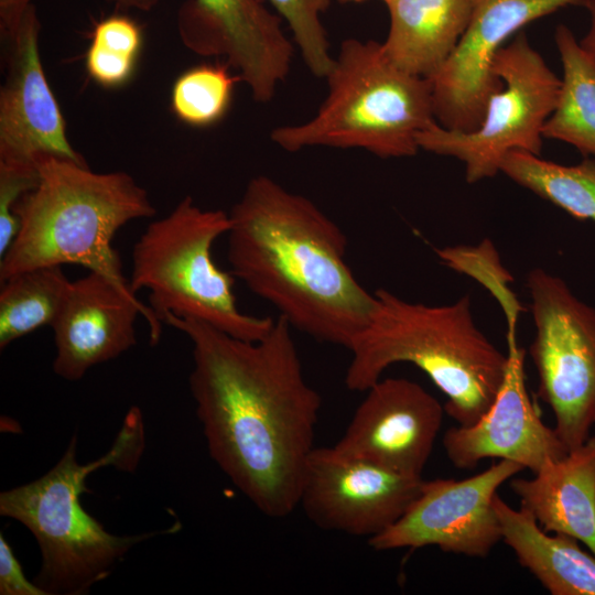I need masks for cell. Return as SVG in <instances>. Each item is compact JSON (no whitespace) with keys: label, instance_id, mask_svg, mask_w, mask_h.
<instances>
[{"label":"cell","instance_id":"obj_1","mask_svg":"<svg viewBox=\"0 0 595 595\" xmlns=\"http://www.w3.org/2000/svg\"><path fill=\"white\" fill-rule=\"evenodd\" d=\"M162 323L193 344L190 390L212 459L261 513H292L322 400L305 380L291 326L278 316L249 342L195 318Z\"/></svg>","mask_w":595,"mask_h":595},{"label":"cell","instance_id":"obj_2","mask_svg":"<svg viewBox=\"0 0 595 595\" xmlns=\"http://www.w3.org/2000/svg\"><path fill=\"white\" fill-rule=\"evenodd\" d=\"M232 275L292 329L349 348L376 306L346 261L347 238L307 197L252 177L230 213Z\"/></svg>","mask_w":595,"mask_h":595},{"label":"cell","instance_id":"obj_3","mask_svg":"<svg viewBox=\"0 0 595 595\" xmlns=\"http://www.w3.org/2000/svg\"><path fill=\"white\" fill-rule=\"evenodd\" d=\"M348 350L345 385L366 391L391 365L421 369L446 397L445 412L458 425L475 423L493 403L507 355L476 325L469 295L445 305L407 301L386 289Z\"/></svg>","mask_w":595,"mask_h":595},{"label":"cell","instance_id":"obj_4","mask_svg":"<svg viewBox=\"0 0 595 595\" xmlns=\"http://www.w3.org/2000/svg\"><path fill=\"white\" fill-rule=\"evenodd\" d=\"M37 171L36 186L13 206L19 229L0 257V281L32 268L78 264L133 293L112 239L126 224L156 214L147 190L126 172H93L57 156H42Z\"/></svg>","mask_w":595,"mask_h":595},{"label":"cell","instance_id":"obj_5","mask_svg":"<svg viewBox=\"0 0 595 595\" xmlns=\"http://www.w3.org/2000/svg\"><path fill=\"white\" fill-rule=\"evenodd\" d=\"M143 444L141 413L131 408L111 448L99 459L80 464L74 435L46 474L0 494V515L22 523L39 544L41 567L34 582L47 595L87 594L134 545L178 530L176 524L161 531L117 536L80 502V496L90 493L86 480L91 473L106 466L133 469Z\"/></svg>","mask_w":595,"mask_h":595},{"label":"cell","instance_id":"obj_6","mask_svg":"<svg viewBox=\"0 0 595 595\" xmlns=\"http://www.w3.org/2000/svg\"><path fill=\"white\" fill-rule=\"evenodd\" d=\"M325 78L327 96L310 120L271 131L281 149L355 148L409 158L420 150L418 134L437 123L431 82L396 66L381 43L346 39Z\"/></svg>","mask_w":595,"mask_h":595},{"label":"cell","instance_id":"obj_7","mask_svg":"<svg viewBox=\"0 0 595 595\" xmlns=\"http://www.w3.org/2000/svg\"><path fill=\"white\" fill-rule=\"evenodd\" d=\"M229 229V214L203 209L191 196L148 225L133 246L129 284L133 293L148 290L149 307L161 323L167 315L195 318L249 342L271 331L275 320L239 310L236 278L213 260L214 242Z\"/></svg>","mask_w":595,"mask_h":595},{"label":"cell","instance_id":"obj_8","mask_svg":"<svg viewBox=\"0 0 595 595\" xmlns=\"http://www.w3.org/2000/svg\"><path fill=\"white\" fill-rule=\"evenodd\" d=\"M493 72L502 86L488 99L478 128L465 132L435 123L416 137L420 149L461 161L470 184L500 173L501 162L510 151L540 155L543 128L561 87V78L524 32L498 51Z\"/></svg>","mask_w":595,"mask_h":595},{"label":"cell","instance_id":"obj_9","mask_svg":"<svg viewBox=\"0 0 595 595\" xmlns=\"http://www.w3.org/2000/svg\"><path fill=\"white\" fill-rule=\"evenodd\" d=\"M526 286L534 326L529 355L539 397L550 407L554 430L571 451L586 442L595 425V307L542 268L528 272Z\"/></svg>","mask_w":595,"mask_h":595},{"label":"cell","instance_id":"obj_10","mask_svg":"<svg viewBox=\"0 0 595 595\" xmlns=\"http://www.w3.org/2000/svg\"><path fill=\"white\" fill-rule=\"evenodd\" d=\"M523 469L516 462L500 459L466 479L423 480L405 512L368 539V544L377 551L434 545L448 553L486 558L501 540L494 497Z\"/></svg>","mask_w":595,"mask_h":595},{"label":"cell","instance_id":"obj_11","mask_svg":"<svg viewBox=\"0 0 595 595\" xmlns=\"http://www.w3.org/2000/svg\"><path fill=\"white\" fill-rule=\"evenodd\" d=\"M423 480L353 457L335 446H315L303 472L299 507L322 530L370 539L405 512Z\"/></svg>","mask_w":595,"mask_h":595},{"label":"cell","instance_id":"obj_12","mask_svg":"<svg viewBox=\"0 0 595 595\" xmlns=\"http://www.w3.org/2000/svg\"><path fill=\"white\" fill-rule=\"evenodd\" d=\"M584 0H476L457 46L429 79L434 115L448 130L473 131L480 125L491 95L502 82L493 64L504 42L524 25Z\"/></svg>","mask_w":595,"mask_h":595},{"label":"cell","instance_id":"obj_13","mask_svg":"<svg viewBox=\"0 0 595 595\" xmlns=\"http://www.w3.org/2000/svg\"><path fill=\"white\" fill-rule=\"evenodd\" d=\"M177 30L192 52L225 57L257 102H269L290 72L292 42L262 0H186Z\"/></svg>","mask_w":595,"mask_h":595},{"label":"cell","instance_id":"obj_14","mask_svg":"<svg viewBox=\"0 0 595 595\" xmlns=\"http://www.w3.org/2000/svg\"><path fill=\"white\" fill-rule=\"evenodd\" d=\"M35 7L24 12L9 43L7 77L0 90V162L37 166L42 156L87 164L68 140L66 122L45 76Z\"/></svg>","mask_w":595,"mask_h":595},{"label":"cell","instance_id":"obj_15","mask_svg":"<svg viewBox=\"0 0 595 595\" xmlns=\"http://www.w3.org/2000/svg\"><path fill=\"white\" fill-rule=\"evenodd\" d=\"M365 392L334 446L391 472L422 477L442 426L444 407L405 378H381Z\"/></svg>","mask_w":595,"mask_h":595},{"label":"cell","instance_id":"obj_16","mask_svg":"<svg viewBox=\"0 0 595 595\" xmlns=\"http://www.w3.org/2000/svg\"><path fill=\"white\" fill-rule=\"evenodd\" d=\"M507 340V369L490 407L475 423L452 426L443 435L445 454L456 468L472 469L484 458H500L534 474L569 452L554 428L542 422L528 393L526 353L516 342L515 324L508 325Z\"/></svg>","mask_w":595,"mask_h":595},{"label":"cell","instance_id":"obj_17","mask_svg":"<svg viewBox=\"0 0 595 595\" xmlns=\"http://www.w3.org/2000/svg\"><path fill=\"white\" fill-rule=\"evenodd\" d=\"M142 315L156 344L162 323L134 293L119 288L106 275L89 271L73 281L68 299L53 324L54 372L77 381L87 371L112 360L137 344L136 320Z\"/></svg>","mask_w":595,"mask_h":595},{"label":"cell","instance_id":"obj_18","mask_svg":"<svg viewBox=\"0 0 595 595\" xmlns=\"http://www.w3.org/2000/svg\"><path fill=\"white\" fill-rule=\"evenodd\" d=\"M510 488L544 531L571 536L595 556V435Z\"/></svg>","mask_w":595,"mask_h":595},{"label":"cell","instance_id":"obj_19","mask_svg":"<svg viewBox=\"0 0 595 595\" xmlns=\"http://www.w3.org/2000/svg\"><path fill=\"white\" fill-rule=\"evenodd\" d=\"M476 0H388L390 25L382 44L402 71L431 79L463 36Z\"/></svg>","mask_w":595,"mask_h":595},{"label":"cell","instance_id":"obj_20","mask_svg":"<svg viewBox=\"0 0 595 595\" xmlns=\"http://www.w3.org/2000/svg\"><path fill=\"white\" fill-rule=\"evenodd\" d=\"M499 519L501 540L552 595H595V556L578 540L549 534L526 509H513L497 494L493 501Z\"/></svg>","mask_w":595,"mask_h":595},{"label":"cell","instance_id":"obj_21","mask_svg":"<svg viewBox=\"0 0 595 595\" xmlns=\"http://www.w3.org/2000/svg\"><path fill=\"white\" fill-rule=\"evenodd\" d=\"M554 42L563 74L543 138L569 143L584 156L595 155V62L565 24L556 26Z\"/></svg>","mask_w":595,"mask_h":595},{"label":"cell","instance_id":"obj_22","mask_svg":"<svg viewBox=\"0 0 595 595\" xmlns=\"http://www.w3.org/2000/svg\"><path fill=\"white\" fill-rule=\"evenodd\" d=\"M0 282L1 349L40 327H52L73 284L61 266L32 268Z\"/></svg>","mask_w":595,"mask_h":595},{"label":"cell","instance_id":"obj_23","mask_svg":"<svg viewBox=\"0 0 595 595\" xmlns=\"http://www.w3.org/2000/svg\"><path fill=\"white\" fill-rule=\"evenodd\" d=\"M500 173L580 220L595 221V159L566 165L513 150Z\"/></svg>","mask_w":595,"mask_h":595},{"label":"cell","instance_id":"obj_24","mask_svg":"<svg viewBox=\"0 0 595 595\" xmlns=\"http://www.w3.org/2000/svg\"><path fill=\"white\" fill-rule=\"evenodd\" d=\"M226 63H204L188 68L174 82L171 109L182 122L206 128L219 122L227 113L239 75L229 72Z\"/></svg>","mask_w":595,"mask_h":595},{"label":"cell","instance_id":"obj_25","mask_svg":"<svg viewBox=\"0 0 595 595\" xmlns=\"http://www.w3.org/2000/svg\"><path fill=\"white\" fill-rule=\"evenodd\" d=\"M268 1L288 22L302 58L315 77H326L334 57L329 54L321 13L331 0H262Z\"/></svg>","mask_w":595,"mask_h":595},{"label":"cell","instance_id":"obj_26","mask_svg":"<svg viewBox=\"0 0 595 595\" xmlns=\"http://www.w3.org/2000/svg\"><path fill=\"white\" fill-rule=\"evenodd\" d=\"M37 182V166L0 162V257L8 250L19 229L13 206L22 195L34 188Z\"/></svg>","mask_w":595,"mask_h":595},{"label":"cell","instance_id":"obj_27","mask_svg":"<svg viewBox=\"0 0 595 595\" xmlns=\"http://www.w3.org/2000/svg\"><path fill=\"white\" fill-rule=\"evenodd\" d=\"M138 58L119 48L90 42L85 55V67L96 84L105 88H118L131 79Z\"/></svg>","mask_w":595,"mask_h":595},{"label":"cell","instance_id":"obj_28","mask_svg":"<svg viewBox=\"0 0 595 595\" xmlns=\"http://www.w3.org/2000/svg\"><path fill=\"white\" fill-rule=\"evenodd\" d=\"M90 42L116 47L139 57L143 42L142 30L130 17L113 14L95 24Z\"/></svg>","mask_w":595,"mask_h":595},{"label":"cell","instance_id":"obj_29","mask_svg":"<svg viewBox=\"0 0 595 595\" xmlns=\"http://www.w3.org/2000/svg\"><path fill=\"white\" fill-rule=\"evenodd\" d=\"M0 594L1 595H47L35 582L26 578L6 537L0 534Z\"/></svg>","mask_w":595,"mask_h":595},{"label":"cell","instance_id":"obj_30","mask_svg":"<svg viewBox=\"0 0 595 595\" xmlns=\"http://www.w3.org/2000/svg\"><path fill=\"white\" fill-rule=\"evenodd\" d=\"M33 0H0V30L2 36H11Z\"/></svg>","mask_w":595,"mask_h":595},{"label":"cell","instance_id":"obj_31","mask_svg":"<svg viewBox=\"0 0 595 595\" xmlns=\"http://www.w3.org/2000/svg\"><path fill=\"white\" fill-rule=\"evenodd\" d=\"M582 7L588 13L589 24L586 34L580 40V43L595 62V0H584Z\"/></svg>","mask_w":595,"mask_h":595},{"label":"cell","instance_id":"obj_32","mask_svg":"<svg viewBox=\"0 0 595 595\" xmlns=\"http://www.w3.org/2000/svg\"><path fill=\"white\" fill-rule=\"evenodd\" d=\"M120 9H134L140 11L152 10L159 0H107Z\"/></svg>","mask_w":595,"mask_h":595},{"label":"cell","instance_id":"obj_33","mask_svg":"<svg viewBox=\"0 0 595 595\" xmlns=\"http://www.w3.org/2000/svg\"><path fill=\"white\" fill-rule=\"evenodd\" d=\"M337 1H340V2H344V3H361V2H365L367 0H337Z\"/></svg>","mask_w":595,"mask_h":595},{"label":"cell","instance_id":"obj_34","mask_svg":"<svg viewBox=\"0 0 595 595\" xmlns=\"http://www.w3.org/2000/svg\"><path fill=\"white\" fill-rule=\"evenodd\" d=\"M381 1H383L386 3L388 0H381Z\"/></svg>","mask_w":595,"mask_h":595}]
</instances>
